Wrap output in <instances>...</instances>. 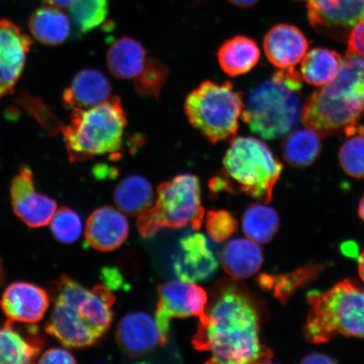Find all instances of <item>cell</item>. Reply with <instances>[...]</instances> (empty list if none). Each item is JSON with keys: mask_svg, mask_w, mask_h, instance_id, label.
Here are the masks:
<instances>
[{"mask_svg": "<svg viewBox=\"0 0 364 364\" xmlns=\"http://www.w3.org/2000/svg\"><path fill=\"white\" fill-rule=\"evenodd\" d=\"M259 332L260 316L254 299L238 285L222 284L213 291L193 344L211 354L208 363H270L272 353L261 343Z\"/></svg>", "mask_w": 364, "mask_h": 364, "instance_id": "obj_1", "label": "cell"}, {"mask_svg": "<svg viewBox=\"0 0 364 364\" xmlns=\"http://www.w3.org/2000/svg\"><path fill=\"white\" fill-rule=\"evenodd\" d=\"M301 74L294 68L280 70L250 91L242 119L252 133L273 140L292 131L304 107Z\"/></svg>", "mask_w": 364, "mask_h": 364, "instance_id": "obj_2", "label": "cell"}, {"mask_svg": "<svg viewBox=\"0 0 364 364\" xmlns=\"http://www.w3.org/2000/svg\"><path fill=\"white\" fill-rule=\"evenodd\" d=\"M304 338L309 343H327L336 336L364 338V289L343 280L326 292L311 291Z\"/></svg>", "mask_w": 364, "mask_h": 364, "instance_id": "obj_3", "label": "cell"}, {"mask_svg": "<svg viewBox=\"0 0 364 364\" xmlns=\"http://www.w3.org/2000/svg\"><path fill=\"white\" fill-rule=\"evenodd\" d=\"M127 124L118 97L86 110H73L70 124L61 129L70 161L83 162L95 156L117 154L122 147Z\"/></svg>", "mask_w": 364, "mask_h": 364, "instance_id": "obj_4", "label": "cell"}, {"mask_svg": "<svg viewBox=\"0 0 364 364\" xmlns=\"http://www.w3.org/2000/svg\"><path fill=\"white\" fill-rule=\"evenodd\" d=\"M222 173L232 186L255 199L268 203L279 180L283 164L268 145L254 136H239L231 140Z\"/></svg>", "mask_w": 364, "mask_h": 364, "instance_id": "obj_5", "label": "cell"}, {"mask_svg": "<svg viewBox=\"0 0 364 364\" xmlns=\"http://www.w3.org/2000/svg\"><path fill=\"white\" fill-rule=\"evenodd\" d=\"M244 105L242 95L231 82L220 85L207 80L188 94L184 109L190 124L209 142L217 144L235 138Z\"/></svg>", "mask_w": 364, "mask_h": 364, "instance_id": "obj_6", "label": "cell"}, {"mask_svg": "<svg viewBox=\"0 0 364 364\" xmlns=\"http://www.w3.org/2000/svg\"><path fill=\"white\" fill-rule=\"evenodd\" d=\"M156 204L138 216L136 226L144 238H150L165 228L190 226L200 230L204 218L201 186L197 176L182 174L159 185Z\"/></svg>", "mask_w": 364, "mask_h": 364, "instance_id": "obj_7", "label": "cell"}, {"mask_svg": "<svg viewBox=\"0 0 364 364\" xmlns=\"http://www.w3.org/2000/svg\"><path fill=\"white\" fill-rule=\"evenodd\" d=\"M363 111L364 105L331 97L320 89L304 102L301 122L321 136H332L357 125Z\"/></svg>", "mask_w": 364, "mask_h": 364, "instance_id": "obj_8", "label": "cell"}, {"mask_svg": "<svg viewBox=\"0 0 364 364\" xmlns=\"http://www.w3.org/2000/svg\"><path fill=\"white\" fill-rule=\"evenodd\" d=\"M156 321L164 346L167 343L172 318L198 317L205 315L208 295L193 282L176 280L159 287Z\"/></svg>", "mask_w": 364, "mask_h": 364, "instance_id": "obj_9", "label": "cell"}, {"mask_svg": "<svg viewBox=\"0 0 364 364\" xmlns=\"http://www.w3.org/2000/svg\"><path fill=\"white\" fill-rule=\"evenodd\" d=\"M307 4L309 24L318 33L336 40L348 38L364 20V0H299Z\"/></svg>", "mask_w": 364, "mask_h": 364, "instance_id": "obj_10", "label": "cell"}, {"mask_svg": "<svg viewBox=\"0 0 364 364\" xmlns=\"http://www.w3.org/2000/svg\"><path fill=\"white\" fill-rule=\"evenodd\" d=\"M14 213L31 228L48 225L57 212V203L36 191L33 171L22 166L11 188Z\"/></svg>", "mask_w": 364, "mask_h": 364, "instance_id": "obj_11", "label": "cell"}, {"mask_svg": "<svg viewBox=\"0 0 364 364\" xmlns=\"http://www.w3.org/2000/svg\"><path fill=\"white\" fill-rule=\"evenodd\" d=\"M33 41L19 26L0 21V95L13 93L24 70L27 53Z\"/></svg>", "mask_w": 364, "mask_h": 364, "instance_id": "obj_12", "label": "cell"}, {"mask_svg": "<svg viewBox=\"0 0 364 364\" xmlns=\"http://www.w3.org/2000/svg\"><path fill=\"white\" fill-rule=\"evenodd\" d=\"M49 304L47 291L26 282L9 285L0 300V307L9 320L28 325L42 321Z\"/></svg>", "mask_w": 364, "mask_h": 364, "instance_id": "obj_13", "label": "cell"}, {"mask_svg": "<svg viewBox=\"0 0 364 364\" xmlns=\"http://www.w3.org/2000/svg\"><path fill=\"white\" fill-rule=\"evenodd\" d=\"M116 338L122 351L139 358L164 346L156 318L147 313L135 312L122 318L117 326Z\"/></svg>", "mask_w": 364, "mask_h": 364, "instance_id": "obj_14", "label": "cell"}, {"mask_svg": "<svg viewBox=\"0 0 364 364\" xmlns=\"http://www.w3.org/2000/svg\"><path fill=\"white\" fill-rule=\"evenodd\" d=\"M129 234V223L125 213L112 207L97 209L86 222L85 239L100 252H109L119 248Z\"/></svg>", "mask_w": 364, "mask_h": 364, "instance_id": "obj_15", "label": "cell"}, {"mask_svg": "<svg viewBox=\"0 0 364 364\" xmlns=\"http://www.w3.org/2000/svg\"><path fill=\"white\" fill-rule=\"evenodd\" d=\"M45 331L67 348H89L101 339L76 309L61 302H54Z\"/></svg>", "mask_w": 364, "mask_h": 364, "instance_id": "obj_16", "label": "cell"}, {"mask_svg": "<svg viewBox=\"0 0 364 364\" xmlns=\"http://www.w3.org/2000/svg\"><path fill=\"white\" fill-rule=\"evenodd\" d=\"M309 44L306 36L298 27L280 24L268 31L264 38L263 47L272 65L280 70H288L303 60Z\"/></svg>", "mask_w": 364, "mask_h": 364, "instance_id": "obj_17", "label": "cell"}, {"mask_svg": "<svg viewBox=\"0 0 364 364\" xmlns=\"http://www.w3.org/2000/svg\"><path fill=\"white\" fill-rule=\"evenodd\" d=\"M180 248L174 263L179 279L194 283L208 279L216 272L218 260L204 235L186 236L181 240Z\"/></svg>", "mask_w": 364, "mask_h": 364, "instance_id": "obj_18", "label": "cell"}, {"mask_svg": "<svg viewBox=\"0 0 364 364\" xmlns=\"http://www.w3.org/2000/svg\"><path fill=\"white\" fill-rule=\"evenodd\" d=\"M110 82L102 72L92 68L81 70L63 91V103L71 110H86L110 99Z\"/></svg>", "mask_w": 364, "mask_h": 364, "instance_id": "obj_19", "label": "cell"}, {"mask_svg": "<svg viewBox=\"0 0 364 364\" xmlns=\"http://www.w3.org/2000/svg\"><path fill=\"white\" fill-rule=\"evenodd\" d=\"M43 344L38 331L27 336L16 328L15 322L9 320L0 326V364L33 363Z\"/></svg>", "mask_w": 364, "mask_h": 364, "instance_id": "obj_20", "label": "cell"}, {"mask_svg": "<svg viewBox=\"0 0 364 364\" xmlns=\"http://www.w3.org/2000/svg\"><path fill=\"white\" fill-rule=\"evenodd\" d=\"M263 261L262 248L250 238L230 240L221 254L223 267L228 275L235 279H248L256 274Z\"/></svg>", "mask_w": 364, "mask_h": 364, "instance_id": "obj_21", "label": "cell"}, {"mask_svg": "<svg viewBox=\"0 0 364 364\" xmlns=\"http://www.w3.org/2000/svg\"><path fill=\"white\" fill-rule=\"evenodd\" d=\"M147 60L144 46L127 36L115 41L107 55L109 71L120 80H135L144 70Z\"/></svg>", "mask_w": 364, "mask_h": 364, "instance_id": "obj_22", "label": "cell"}, {"mask_svg": "<svg viewBox=\"0 0 364 364\" xmlns=\"http://www.w3.org/2000/svg\"><path fill=\"white\" fill-rule=\"evenodd\" d=\"M222 70L230 77L247 74L260 60L261 51L254 40L237 36L227 40L217 53Z\"/></svg>", "mask_w": 364, "mask_h": 364, "instance_id": "obj_23", "label": "cell"}, {"mask_svg": "<svg viewBox=\"0 0 364 364\" xmlns=\"http://www.w3.org/2000/svg\"><path fill=\"white\" fill-rule=\"evenodd\" d=\"M321 89L331 97L364 105V59L347 53L336 78Z\"/></svg>", "mask_w": 364, "mask_h": 364, "instance_id": "obj_24", "label": "cell"}, {"mask_svg": "<svg viewBox=\"0 0 364 364\" xmlns=\"http://www.w3.org/2000/svg\"><path fill=\"white\" fill-rule=\"evenodd\" d=\"M115 295L107 285L99 284L88 291L76 311L100 338L110 329L113 320L112 306Z\"/></svg>", "mask_w": 364, "mask_h": 364, "instance_id": "obj_25", "label": "cell"}, {"mask_svg": "<svg viewBox=\"0 0 364 364\" xmlns=\"http://www.w3.org/2000/svg\"><path fill=\"white\" fill-rule=\"evenodd\" d=\"M29 28L36 41L44 45L57 46L65 42L70 34V21L54 6L36 10L29 21Z\"/></svg>", "mask_w": 364, "mask_h": 364, "instance_id": "obj_26", "label": "cell"}, {"mask_svg": "<svg viewBox=\"0 0 364 364\" xmlns=\"http://www.w3.org/2000/svg\"><path fill=\"white\" fill-rule=\"evenodd\" d=\"M154 193L151 184L141 176L125 177L117 186L114 201L125 215L139 216L153 206Z\"/></svg>", "mask_w": 364, "mask_h": 364, "instance_id": "obj_27", "label": "cell"}, {"mask_svg": "<svg viewBox=\"0 0 364 364\" xmlns=\"http://www.w3.org/2000/svg\"><path fill=\"white\" fill-rule=\"evenodd\" d=\"M320 135L308 129L291 131L281 144L282 154L290 166L307 167L320 156L322 144Z\"/></svg>", "mask_w": 364, "mask_h": 364, "instance_id": "obj_28", "label": "cell"}, {"mask_svg": "<svg viewBox=\"0 0 364 364\" xmlns=\"http://www.w3.org/2000/svg\"><path fill=\"white\" fill-rule=\"evenodd\" d=\"M343 58L332 50L322 48H313L306 54L301 61V76L308 84L325 86L336 78Z\"/></svg>", "mask_w": 364, "mask_h": 364, "instance_id": "obj_29", "label": "cell"}, {"mask_svg": "<svg viewBox=\"0 0 364 364\" xmlns=\"http://www.w3.org/2000/svg\"><path fill=\"white\" fill-rule=\"evenodd\" d=\"M324 267L321 264H309L286 274H262L257 283L263 290L270 291L282 303H286L296 289L311 281Z\"/></svg>", "mask_w": 364, "mask_h": 364, "instance_id": "obj_30", "label": "cell"}, {"mask_svg": "<svg viewBox=\"0 0 364 364\" xmlns=\"http://www.w3.org/2000/svg\"><path fill=\"white\" fill-rule=\"evenodd\" d=\"M279 213L265 204L250 205L245 211L242 220L243 231L248 238L257 243L269 242L279 230Z\"/></svg>", "mask_w": 364, "mask_h": 364, "instance_id": "obj_31", "label": "cell"}, {"mask_svg": "<svg viewBox=\"0 0 364 364\" xmlns=\"http://www.w3.org/2000/svg\"><path fill=\"white\" fill-rule=\"evenodd\" d=\"M348 139L341 145L339 161L346 174L364 178V127L355 125L346 131Z\"/></svg>", "mask_w": 364, "mask_h": 364, "instance_id": "obj_32", "label": "cell"}, {"mask_svg": "<svg viewBox=\"0 0 364 364\" xmlns=\"http://www.w3.org/2000/svg\"><path fill=\"white\" fill-rule=\"evenodd\" d=\"M108 10V0H76L70 7L72 20L82 34L101 26Z\"/></svg>", "mask_w": 364, "mask_h": 364, "instance_id": "obj_33", "label": "cell"}, {"mask_svg": "<svg viewBox=\"0 0 364 364\" xmlns=\"http://www.w3.org/2000/svg\"><path fill=\"white\" fill-rule=\"evenodd\" d=\"M169 75V70L156 58H149L144 70L134 80L136 93L141 97L159 98Z\"/></svg>", "mask_w": 364, "mask_h": 364, "instance_id": "obj_34", "label": "cell"}, {"mask_svg": "<svg viewBox=\"0 0 364 364\" xmlns=\"http://www.w3.org/2000/svg\"><path fill=\"white\" fill-rule=\"evenodd\" d=\"M50 226L54 237L65 244L75 242L83 231L80 215L68 208L58 209L50 222Z\"/></svg>", "mask_w": 364, "mask_h": 364, "instance_id": "obj_35", "label": "cell"}, {"mask_svg": "<svg viewBox=\"0 0 364 364\" xmlns=\"http://www.w3.org/2000/svg\"><path fill=\"white\" fill-rule=\"evenodd\" d=\"M238 229V222L225 210H213L208 213L206 230L209 237L216 243L224 242Z\"/></svg>", "mask_w": 364, "mask_h": 364, "instance_id": "obj_36", "label": "cell"}, {"mask_svg": "<svg viewBox=\"0 0 364 364\" xmlns=\"http://www.w3.org/2000/svg\"><path fill=\"white\" fill-rule=\"evenodd\" d=\"M348 53L364 59V20L355 26L350 33Z\"/></svg>", "mask_w": 364, "mask_h": 364, "instance_id": "obj_37", "label": "cell"}, {"mask_svg": "<svg viewBox=\"0 0 364 364\" xmlns=\"http://www.w3.org/2000/svg\"><path fill=\"white\" fill-rule=\"evenodd\" d=\"M39 363H75L76 360L73 355L67 351L65 349L62 348H52L45 352L42 356L40 357Z\"/></svg>", "mask_w": 364, "mask_h": 364, "instance_id": "obj_38", "label": "cell"}, {"mask_svg": "<svg viewBox=\"0 0 364 364\" xmlns=\"http://www.w3.org/2000/svg\"><path fill=\"white\" fill-rule=\"evenodd\" d=\"M301 363L304 364H332L335 363L336 361L334 360L333 358L328 356V355L314 353L307 355L306 357H304Z\"/></svg>", "mask_w": 364, "mask_h": 364, "instance_id": "obj_39", "label": "cell"}, {"mask_svg": "<svg viewBox=\"0 0 364 364\" xmlns=\"http://www.w3.org/2000/svg\"><path fill=\"white\" fill-rule=\"evenodd\" d=\"M104 272V277L106 279L108 288H118L122 285V276L117 270L107 269Z\"/></svg>", "mask_w": 364, "mask_h": 364, "instance_id": "obj_40", "label": "cell"}, {"mask_svg": "<svg viewBox=\"0 0 364 364\" xmlns=\"http://www.w3.org/2000/svg\"><path fill=\"white\" fill-rule=\"evenodd\" d=\"M49 6L61 8H70L76 0H44Z\"/></svg>", "mask_w": 364, "mask_h": 364, "instance_id": "obj_41", "label": "cell"}, {"mask_svg": "<svg viewBox=\"0 0 364 364\" xmlns=\"http://www.w3.org/2000/svg\"><path fill=\"white\" fill-rule=\"evenodd\" d=\"M229 1L240 8H250L254 6L259 0H229Z\"/></svg>", "mask_w": 364, "mask_h": 364, "instance_id": "obj_42", "label": "cell"}, {"mask_svg": "<svg viewBox=\"0 0 364 364\" xmlns=\"http://www.w3.org/2000/svg\"><path fill=\"white\" fill-rule=\"evenodd\" d=\"M358 273L364 283V250L358 257Z\"/></svg>", "mask_w": 364, "mask_h": 364, "instance_id": "obj_43", "label": "cell"}, {"mask_svg": "<svg viewBox=\"0 0 364 364\" xmlns=\"http://www.w3.org/2000/svg\"><path fill=\"white\" fill-rule=\"evenodd\" d=\"M358 213L359 216L361 217L364 222V195L363 196L360 203H359Z\"/></svg>", "mask_w": 364, "mask_h": 364, "instance_id": "obj_44", "label": "cell"}, {"mask_svg": "<svg viewBox=\"0 0 364 364\" xmlns=\"http://www.w3.org/2000/svg\"><path fill=\"white\" fill-rule=\"evenodd\" d=\"M4 282V268L1 260H0V284H3Z\"/></svg>", "mask_w": 364, "mask_h": 364, "instance_id": "obj_45", "label": "cell"}, {"mask_svg": "<svg viewBox=\"0 0 364 364\" xmlns=\"http://www.w3.org/2000/svg\"><path fill=\"white\" fill-rule=\"evenodd\" d=\"M1 97H2V95H0V98H1Z\"/></svg>", "mask_w": 364, "mask_h": 364, "instance_id": "obj_46", "label": "cell"}]
</instances>
